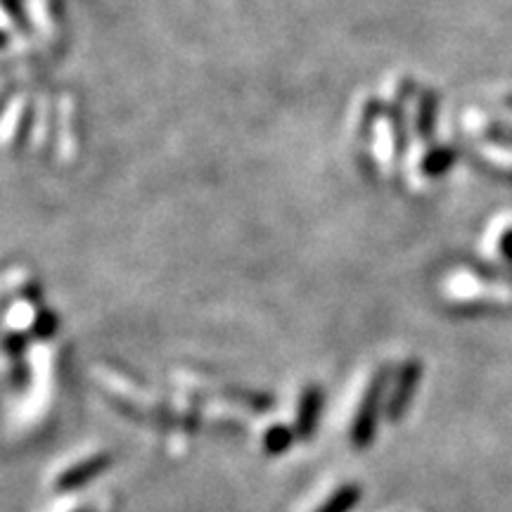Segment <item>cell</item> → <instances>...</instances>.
<instances>
[{
  "label": "cell",
  "mask_w": 512,
  "mask_h": 512,
  "mask_svg": "<svg viewBox=\"0 0 512 512\" xmlns=\"http://www.w3.org/2000/svg\"><path fill=\"white\" fill-rule=\"evenodd\" d=\"M354 498L356 496H354V491H351V489L349 491H339V494L330 501L328 508H325V512H344L351 503H354ZM320 512H323V510H320Z\"/></svg>",
  "instance_id": "cell-1"
}]
</instances>
